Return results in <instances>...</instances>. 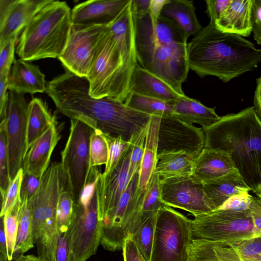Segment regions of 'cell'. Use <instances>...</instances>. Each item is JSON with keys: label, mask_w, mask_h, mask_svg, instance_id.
I'll use <instances>...</instances> for the list:
<instances>
[{"label": "cell", "mask_w": 261, "mask_h": 261, "mask_svg": "<svg viewBox=\"0 0 261 261\" xmlns=\"http://www.w3.org/2000/svg\"><path fill=\"white\" fill-rule=\"evenodd\" d=\"M187 59L190 70L200 77L214 76L227 83L257 67L261 49L209 23L187 43Z\"/></svg>", "instance_id": "obj_1"}, {"label": "cell", "mask_w": 261, "mask_h": 261, "mask_svg": "<svg viewBox=\"0 0 261 261\" xmlns=\"http://www.w3.org/2000/svg\"><path fill=\"white\" fill-rule=\"evenodd\" d=\"M205 148L229 155L250 190L261 187V120L254 107L228 114L203 129Z\"/></svg>", "instance_id": "obj_2"}, {"label": "cell", "mask_w": 261, "mask_h": 261, "mask_svg": "<svg viewBox=\"0 0 261 261\" xmlns=\"http://www.w3.org/2000/svg\"><path fill=\"white\" fill-rule=\"evenodd\" d=\"M71 10L64 1H52L34 17L20 34L16 47L20 59L32 61L59 58L72 27Z\"/></svg>", "instance_id": "obj_3"}, {"label": "cell", "mask_w": 261, "mask_h": 261, "mask_svg": "<svg viewBox=\"0 0 261 261\" xmlns=\"http://www.w3.org/2000/svg\"><path fill=\"white\" fill-rule=\"evenodd\" d=\"M67 188V181L61 163L51 164L41 177L39 189L28 200L32 216V234L37 247L38 256L54 261L60 234L57 210L61 192Z\"/></svg>", "instance_id": "obj_4"}, {"label": "cell", "mask_w": 261, "mask_h": 261, "mask_svg": "<svg viewBox=\"0 0 261 261\" xmlns=\"http://www.w3.org/2000/svg\"><path fill=\"white\" fill-rule=\"evenodd\" d=\"M132 74L108 25L98 44L87 79L91 96L111 98L124 102L130 92Z\"/></svg>", "instance_id": "obj_5"}, {"label": "cell", "mask_w": 261, "mask_h": 261, "mask_svg": "<svg viewBox=\"0 0 261 261\" xmlns=\"http://www.w3.org/2000/svg\"><path fill=\"white\" fill-rule=\"evenodd\" d=\"M99 171L89 177L79 201L73 211L66 235L70 250V261H86L95 254L100 244L96 183Z\"/></svg>", "instance_id": "obj_6"}, {"label": "cell", "mask_w": 261, "mask_h": 261, "mask_svg": "<svg viewBox=\"0 0 261 261\" xmlns=\"http://www.w3.org/2000/svg\"><path fill=\"white\" fill-rule=\"evenodd\" d=\"M191 220L171 207H161L156 214L150 261H190Z\"/></svg>", "instance_id": "obj_7"}, {"label": "cell", "mask_w": 261, "mask_h": 261, "mask_svg": "<svg viewBox=\"0 0 261 261\" xmlns=\"http://www.w3.org/2000/svg\"><path fill=\"white\" fill-rule=\"evenodd\" d=\"M193 239L236 241L259 237L248 208L244 212L216 210L194 216Z\"/></svg>", "instance_id": "obj_8"}, {"label": "cell", "mask_w": 261, "mask_h": 261, "mask_svg": "<svg viewBox=\"0 0 261 261\" xmlns=\"http://www.w3.org/2000/svg\"><path fill=\"white\" fill-rule=\"evenodd\" d=\"M93 129L84 122L70 119L69 134L61 152V165L67 189L74 203L79 201L88 180L90 170V142Z\"/></svg>", "instance_id": "obj_9"}, {"label": "cell", "mask_w": 261, "mask_h": 261, "mask_svg": "<svg viewBox=\"0 0 261 261\" xmlns=\"http://www.w3.org/2000/svg\"><path fill=\"white\" fill-rule=\"evenodd\" d=\"M203 130L173 115L160 117L157 143L158 159L166 154L183 153L196 158L204 148Z\"/></svg>", "instance_id": "obj_10"}, {"label": "cell", "mask_w": 261, "mask_h": 261, "mask_svg": "<svg viewBox=\"0 0 261 261\" xmlns=\"http://www.w3.org/2000/svg\"><path fill=\"white\" fill-rule=\"evenodd\" d=\"M106 26L72 25L65 48L58 58L65 69L87 77Z\"/></svg>", "instance_id": "obj_11"}, {"label": "cell", "mask_w": 261, "mask_h": 261, "mask_svg": "<svg viewBox=\"0 0 261 261\" xmlns=\"http://www.w3.org/2000/svg\"><path fill=\"white\" fill-rule=\"evenodd\" d=\"M28 106L23 94L9 90L6 116L3 120L5 122L10 180L22 168L26 153Z\"/></svg>", "instance_id": "obj_12"}, {"label": "cell", "mask_w": 261, "mask_h": 261, "mask_svg": "<svg viewBox=\"0 0 261 261\" xmlns=\"http://www.w3.org/2000/svg\"><path fill=\"white\" fill-rule=\"evenodd\" d=\"M161 200L166 206L193 216L216 210L205 195L202 184L191 175L160 179Z\"/></svg>", "instance_id": "obj_13"}, {"label": "cell", "mask_w": 261, "mask_h": 261, "mask_svg": "<svg viewBox=\"0 0 261 261\" xmlns=\"http://www.w3.org/2000/svg\"><path fill=\"white\" fill-rule=\"evenodd\" d=\"M132 149L131 144L111 171L99 174L96 192L100 228L113 213L128 184V173Z\"/></svg>", "instance_id": "obj_14"}, {"label": "cell", "mask_w": 261, "mask_h": 261, "mask_svg": "<svg viewBox=\"0 0 261 261\" xmlns=\"http://www.w3.org/2000/svg\"><path fill=\"white\" fill-rule=\"evenodd\" d=\"M134 18L137 55L160 44L187 43L188 38L185 33L166 17L161 15L153 20L148 13L142 16L134 14Z\"/></svg>", "instance_id": "obj_15"}, {"label": "cell", "mask_w": 261, "mask_h": 261, "mask_svg": "<svg viewBox=\"0 0 261 261\" xmlns=\"http://www.w3.org/2000/svg\"><path fill=\"white\" fill-rule=\"evenodd\" d=\"M52 0H0V45L19 38L34 17Z\"/></svg>", "instance_id": "obj_16"}, {"label": "cell", "mask_w": 261, "mask_h": 261, "mask_svg": "<svg viewBox=\"0 0 261 261\" xmlns=\"http://www.w3.org/2000/svg\"><path fill=\"white\" fill-rule=\"evenodd\" d=\"M130 0H90L75 5L71 10L72 25H109Z\"/></svg>", "instance_id": "obj_17"}, {"label": "cell", "mask_w": 261, "mask_h": 261, "mask_svg": "<svg viewBox=\"0 0 261 261\" xmlns=\"http://www.w3.org/2000/svg\"><path fill=\"white\" fill-rule=\"evenodd\" d=\"M60 139L56 122L38 138L28 150L22 165L23 172L41 177L49 166L51 154Z\"/></svg>", "instance_id": "obj_18"}, {"label": "cell", "mask_w": 261, "mask_h": 261, "mask_svg": "<svg viewBox=\"0 0 261 261\" xmlns=\"http://www.w3.org/2000/svg\"><path fill=\"white\" fill-rule=\"evenodd\" d=\"M108 26L121 50L125 66L132 74L139 64L136 49L135 18L132 0Z\"/></svg>", "instance_id": "obj_19"}, {"label": "cell", "mask_w": 261, "mask_h": 261, "mask_svg": "<svg viewBox=\"0 0 261 261\" xmlns=\"http://www.w3.org/2000/svg\"><path fill=\"white\" fill-rule=\"evenodd\" d=\"M238 171L229 154L204 148L195 159L191 176L202 183Z\"/></svg>", "instance_id": "obj_20"}, {"label": "cell", "mask_w": 261, "mask_h": 261, "mask_svg": "<svg viewBox=\"0 0 261 261\" xmlns=\"http://www.w3.org/2000/svg\"><path fill=\"white\" fill-rule=\"evenodd\" d=\"M45 77L37 65L15 59L9 76V90L23 94L43 93L47 85Z\"/></svg>", "instance_id": "obj_21"}, {"label": "cell", "mask_w": 261, "mask_h": 261, "mask_svg": "<svg viewBox=\"0 0 261 261\" xmlns=\"http://www.w3.org/2000/svg\"><path fill=\"white\" fill-rule=\"evenodd\" d=\"M130 92L170 102L183 96L139 64L135 67L131 77Z\"/></svg>", "instance_id": "obj_22"}, {"label": "cell", "mask_w": 261, "mask_h": 261, "mask_svg": "<svg viewBox=\"0 0 261 261\" xmlns=\"http://www.w3.org/2000/svg\"><path fill=\"white\" fill-rule=\"evenodd\" d=\"M252 0H232L215 24L218 30L242 37L252 33L251 10Z\"/></svg>", "instance_id": "obj_23"}, {"label": "cell", "mask_w": 261, "mask_h": 261, "mask_svg": "<svg viewBox=\"0 0 261 261\" xmlns=\"http://www.w3.org/2000/svg\"><path fill=\"white\" fill-rule=\"evenodd\" d=\"M202 184L205 195L216 210L232 196L251 191L238 172L228 173Z\"/></svg>", "instance_id": "obj_24"}, {"label": "cell", "mask_w": 261, "mask_h": 261, "mask_svg": "<svg viewBox=\"0 0 261 261\" xmlns=\"http://www.w3.org/2000/svg\"><path fill=\"white\" fill-rule=\"evenodd\" d=\"M173 115L189 124H198L202 129L210 126L221 118L214 109L186 95L180 96L173 102Z\"/></svg>", "instance_id": "obj_25"}, {"label": "cell", "mask_w": 261, "mask_h": 261, "mask_svg": "<svg viewBox=\"0 0 261 261\" xmlns=\"http://www.w3.org/2000/svg\"><path fill=\"white\" fill-rule=\"evenodd\" d=\"M190 261H243L230 241L193 239Z\"/></svg>", "instance_id": "obj_26"}, {"label": "cell", "mask_w": 261, "mask_h": 261, "mask_svg": "<svg viewBox=\"0 0 261 261\" xmlns=\"http://www.w3.org/2000/svg\"><path fill=\"white\" fill-rule=\"evenodd\" d=\"M161 15L174 21L188 38L195 36L202 28L197 17L193 1L168 0Z\"/></svg>", "instance_id": "obj_27"}, {"label": "cell", "mask_w": 261, "mask_h": 261, "mask_svg": "<svg viewBox=\"0 0 261 261\" xmlns=\"http://www.w3.org/2000/svg\"><path fill=\"white\" fill-rule=\"evenodd\" d=\"M56 122L55 117L45 101L38 97L31 100L27 113L26 153L32 144Z\"/></svg>", "instance_id": "obj_28"}, {"label": "cell", "mask_w": 261, "mask_h": 261, "mask_svg": "<svg viewBox=\"0 0 261 261\" xmlns=\"http://www.w3.org/2000/svg\"><path fill=\"white\" fill-rule=\"evenodd\" d=\"M160 117L151 116L148 123L143 156L140 168L138 189H146L154 174L157 158L158 134Z\"/></svg>", "instance_id": "obj_29"}, {"label": "cell", "mask_w": 261, "mask_h": 261, "mask_svg": "<svg viewBox=\"0 0 261 261\" xmlns=\"http://www.w3.org/2000/svg\"><path fill=\"white\" fill-rule=\"evenodd\" d=\"M195 158L183 153H171L158 159L154 173L161 179L191 176Z\"/></svg>", "instance_id": "obj_30"}, {"label": "cell", "mask_w": 261, "mask_h": 261, "mask_svg": "<svg viewBox=\"0 0 261 261\" xmlns=\"http://www.w3.org/2000/svg\"><path fill=\"white\" fill-rule=\"evenodd\" d=\"M158 212L142 213L141 221L129 237L146 261H150Z\"/></svg>", "instance_id": "obj_31"}, {"label": "cell", "mask_w": 261, "mask_h": 261, "mask_svg": "<svg viewBox=\"0 0 261 261\" xmlns=\"http://www.w3.org/2000/svg\"><path fill=\"white\" fill-rule=\"evenodd\" d=\"M18 224L14 250V258L19 256L34 247L32 234L31 212L28 207V199H20Z\"/></svg>", "instance_id": "obj_32"}, {"label": "cell", "mask_w": 261, "mask_h": 261, "mask_svg": "<svg viewBox=\"0 0 261 261\" xmlns=\"http://www.w3.org/2000/svg\"><path fill=\"white\" fill-rule=\"evenodd\" d=\"M124 103L139 112L149 115L162 117L173 115V102L129 92Z\"/></svg>", "instance_id": "obj_33"}, {"label": "cell", "mask_w": 261, "mask_h": 261, "mask_svg": "<svg viewBox=\"0 0 261 261\" xmlns=\"http://www.w3.org/2000/svg\"><path fill=\"white\" fill-rule=\"evenodd\" d=\"M20 201V198L14 205L5 213L4 216L1 217L3 218L7 239L8 261H12L13 259L14 250L18 224Z\"/></svg>", "instance_id": "obj_34"}, {"label": "cell", "mask_w": 261, "mask_h": 261, "mask_svg": "<svg viewBox=\"0 0 261 261\" xmlns=\"http://www.w3.org/2000/svg\"><path fill=\"white\" fill-rule=\"evenodd\" d=\"M74 201L72 197L65 188L61 192L57 210V221L59 234L66 232L70 225L73 211Z\"/></svg>", "instance_id": "obj_35"}, {"label": "cell", "mask_w": 261, "mask_h": 261, "mask_svg": "<svg viewBox=\"0 0 261 261\" xmlns=\"http://www.w3.org/2000/svg\"><path fill=\"white\" fill-rule=\"evenodd\" d=\"M89 152L90 169L106 164L108 159V144L99 130L93 129L90 137Z\"/></svg>", "instance_id": "obj_36"}, {"label": "cell", "mask_w": 261, "mask_h": 261, "mask_svg": "<svg viewBox=\"0 0 261 261\" xmlns=\"http://www.w3.org/2000/svg\"><path fill=\"white\" fill-rule=\"evenodd\" d=\"M102 135L106 139L108 147V159L103 172L107 173L116 166L132 143L125 141L120 136L113 137L103 133Z\"/></svg>", "instance_id": "obj_37"}, {"label": "cell", "mask_w": 261, "mask_h": 261, "mask_svg": "<svg viewBox=\"0 0 261 261\" xmlns=\"http://www.w3.org/2000/svg\"><path fill=\"white\" fill-rule=\"evenodd\" d=\"M160 177L154 173L145 190L142 204V212H154L165 205L161 200Z\"/></svg>", "instance_id": "obj_38"}, {"label": "cell", "mask_w": 261, "mask_h": 261, "mask_svg": "<svg viewBox=\"0 0 261 261\" xmlns=\"http://www.w3.org/2000/svg\"><path fill=\"white\" fill-rule=\"evenodd\" d=\"M10 182L5 122V120H3L0 123V191L1 197L5 194Z\"/></svg>", "instance_id": "obj_39"}, {"label": "cell", "mask_w": 261, "mask_h": 261, "mask_svg": "<svg viewBox=\"0 0 261 261\" xmlns=\"http://www.w3.org/2000/svg\"><path fill=\"white\" fill-rule=\"evenodd\" d=\"M147 127L148 125L131 142L132 149L128 168V183L134 175L140 170L144 151Z\"/></svg>", "instance_id": "obj_40"}, {"label": "cell", "mask_w": 261, "mask_h": 261, "mask_svg": "<svg viewBox=\"0 0 261 261\" xmlns=\"http://www.w3.org/2000/svg\"><path fill=\"white\" fill-rule=\"evenodd\" d=\"M23 171L21 168L14 178L11 180L8 188L2 196L0 216L3 217L20 199V192Z\"/></svg>", "instance_id": "obj_41"}, {"label": "cell", "mask_w": 261, "mask_h": 261, "mask_svg": "<svg viewBox=\"0 0 261 261\" xmlns=\"http://www.w3.org/2000/svg\"><path fill=\"white\" fill-rule=\"evenodd\" d=\"M18 39L12 38L0 45V75H9Z\"/></svg>", "instance_id": "obj_42"}, {"label": "cell", "mask_w": 261, "mask_h": 261, "mask_svg": "<svg viewBox=\"0 0 261 261\" xmlns=\"http://www.w3.org/2000/svg\"><path fill=\"white\" fill-rule=\"evenodd\" d=\"M252 197L249 192L234 195L229 198L218 210H232L244 212L248 208Z\"/></svg>", "instance_id": "obj_43"}, {"label": "cell", "mask_w": 261, "mask_h": 261, "mask_svg": "<svg viewBox=\"0 0 261 261\" xmlns=\"http://www.w3.org/2000/svg\"><path fill=\"white\" fill-rule=\"evenodd\" d=\"M41 177L23 172L21 182L20 198H27L28 200L37 192L40 186Z\"/></svg>", "instance_id": "obj_44"}, {"label": "cell", "mask_w": 261, "mask_h": 261, "mask_svg": "<svg viewBox=\"0 0 261 261\" xmlns=\"http://www.w3.org/2000/svg\"><path fill=\"white\" fill-rule=\"evenodd\" d=\"M251 23L253 38L261 45V0H252Z\"/></svg>", "instance_id": "obj_45"}, {"label": "cell", "mask_w": 261, "mask_h": 261, "mask_svg": "<svg viewBox=\"0 0 261 261\" xmlns=\"http://www.w3.org/2000/svg\"><path fill=\"white\" fill-rule=\"evenodd\" d=\"M232 0H207L205 1V13L210 18V23L215 25L224 10L230 5Z\"/></svg>", "instance_id": "obj_46"}, {"label": "cell", "mask_w": 261, "mask_h": 261, "mask_svg": "<svg viewBox=\"0 0 261 261\" xmlns=\"http://www.w3.org/2000/svg\"><path fill=\"white\" fill-rule=\"evenodd\" d=\"M70 258L69 246L66 232L59 236L54 261H70Z\"/></svg>", "instance_id": "obj_47"}, {"label": "cell", "mask_w": 261, "mask_h": 261, "mask_svg": "<svg viewBox=\"0 0 261 261\" xmlns=\"http://www.w3.org/2000/svg\"><path fill=\"white\" fill-rule=\"evenodd\" d=\"M9 75H0V118L1 121L6 116L9 96Z\"/></svg>", "instance_id": "obj_48"}, {"label": "cell", "mask_w": 261, "mask_h": 261, "mask_svg": "<svg viewBox=\"0 0 261 261\" xmlns=\"http://www.w3.org/2000/svg\"><path fill=\"white\" fill-rule=\"evenodd\" d=\"M122 250L124 261H146L129 237L125 240Z\"/></svg>", "instance_id": "obj_49"}, {"label": "cell", "mask_w": 261, "mask_h": 261, "mask_svg": "<svg viewBox=\"0 0 261 261\" xmlns=\"http://www.w3.org/2000/svg\"><path fill=\"white\" fill-rule=\"evenodd\" d=\"M248 210L252 217L254 227L259 237H261V198L258 196H253Z\"/></svg>", "instance_id": "obj_50"}, {"label": "cell", "mask_w": 261, "mask_h": 261, "mask_svg": "<svg viewBox=\"0 0 261 261\" xmlns=\"http://www.w3.org/2000/svg\"><path fill=\"white\" fill-rule=\"evenodd\" d=\"M151 0H132L134 14L142 16L149 13Z\"/></svg>", "instance_id": "obj_51"}, {"label": "cell", "mask_w": 261, "mask_h": 261, "mask_svg": "<svg viewBox=\"0 0 261 261\" xmlns=\"http://www.w3.org/2000/svg\"><path fill=\"white\" fill-rule=\"evenodd\" d=\"M168 0H151L149 14L153 20H156L161 16L162 11Z\"/></svg>", "instance_id": "obj_52"}, {"label": "cell", "mask_w": 261, "mask_h": 261, "mask_svg": "<svg viewBox=\"0 0 261 261\" xmlns=\"http://www.w3.org/2000/svg\"><path fill=\"white\" fill-rule=\"evenodd\" d=\"M253 103L256 112L261 117V76L256 79Z\"/></svg>", "instance_id": "obj_53"}, {"label": "cell", "mask_w": 261, "mask_h": 261, "mask_svg": "<svg viewBox=\"0 0 261 261\" xmlns=\"http://www.w3.org/2000/svg\"><path fill=\"white\" fill-rule=\"evenodd\" d=\"M0 253L8 258L7 242L3 217H1L0 224Z\"/></svg>", "instance_id": "obj_54"}, {"label": "cell", "mask_w": 261, "mask_h": 261, "mask_svg": "<svg viewBox=\"0 0 261 261\" xmlns=\"http://www.w3.org/2000/svg\"><path fill=\"white\" fill-rule=\"evenodd\" d=\"M15 261H45L44 259L34 255H22L18 256L14 259Z\"/></svg>", "instance_id": "obj_55"}, {"label": "cell", "mask_w": 261, "mask_h": 261, "mask_svg": "<svg viewBox=\"0 0 261 261\" xmlns=\"http://www.w3.org/2000/svg\"><path fill=\"white\" fill-rule=\"evenodd\" d=\"M0 261H8V258L0 253Z\"/></svg>", "instance_id": "obj_56"}, {"label": "cell", "mask_w": 261, "mask_h": 261, "mask_svg": "<svg viewBox=\"0 0 261 261\" xmlns=\"http://www.w3.org/2000/svg\"><path fill=\"white\" fill-rule=\"evenodd\" d=\"M257 196L261 198V187L260 189L259 190L258 192L256 194Z\"/></svg>", "instance_id": "obj_57"}]
</instances>
